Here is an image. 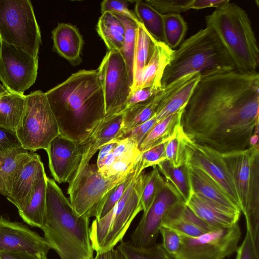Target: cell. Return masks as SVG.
<instances>
[{
	"mask_svg": "<svg viewBox=\"0 0 259 259\" xmlns=\"http://www.w3.org/2000/svg\"><path fill=\"white\" fill-rule=\"evenodd\" d=\"M259 74L238 69L204 76L184 108L181 125L193 142L221 154L245 150L259 122Z\"/></svg>",
	"mask_w": 259,
	"mask_h": 259,
	"instance_id": "6da1fadb",
	"label": "cell"
},
{
	"mask_svg": "<svg viewBox=\"0 0 259 259\" xmlns=\"http://www.w3.org/2000/svg\"><path fill=\"white\" fill-rule=\"evenodd\" d=\"M60 135L84 144L105 116L97 70H82L45 93Z\"/></svg>",
	"mask_w": 259,
	"mask_h": 259,
	"instance_id": "7a4b0ae2",
	"label": "cell"
},
{
	"mask_svg": "<svg viewBox=\"0 0 259 259\" xmlns=\"http://www.w3.org/2000/svg\"><path fill=\"white\" fill-rule=\"evenodd\" d=\"M90 219L79 215L56 181L48 177L46 213L41 230L60 259H93Z\"/></svg>",
	"mask_w": 259,
	"mask_h": 259,
	"instance_id": "3957f363",
	"label": "cell"
},
{
	"mask_svg": "<svg viewBox=\"0 0 259 259\" xmlns=\"http://www.w3.org/2000/svg\"><path fill=\"white\" fill-rule=\"evenodd\" d=\"M236 65L217 35L206 27L184 41L166 67L162 88L186 75L204 76L236 69Z\"/></svg>",
	"mask_w": 259,
	"mask_h": 259,
	"instance_id": "277c9868",
	"label": "cell"
},
{
	"mask_svg": "<svg viewBox=\"0 0 259 259\" xmlns=\"http://www.w3.org/2000/svg\"><path fill=\"white\" fill-rule=\"evenodd\" d=\"M206 27L213 30L241 72H254L259 64V50L246 11L229 0L205 17Z\"/></svg>",
	"mask_w": 259,
	"mask_h": 259,
	"instance_id": "5b68a950",
	"label": "cell"
},
{
	"mask_svg": "<svg viewBox=\"0 0 259 259\" xmlns=\"http://www.w3.org/2000/svg\"><path fill=\"white\" fill-rule=\"evenodd\" d=\"M232 176L240 210L246 221V232L259 251V146L221 154Z\"/></svg>",
	"mask_w": 259,
	"mask_h": 259,
	"instance_id": "8992f818",
	"label": "cell"
},
{
	"mask_svg": "<svg viewBox=\"0 0 259 259\" xmlns=\"http://www.w3.org/2000/svg\"><path fill=\"white\" fill-rule=\"evenodd\" d=\"M144 171L137 175L113 208L90 227V238L94 251L110 250L121 241L138 214L141 204Z\"/></svg>",
	"mask_w": 259,
	"mask_h": 259,
	"instance_id": "52a82bcc",
	"label": "cell"
},
{
	"mask_svg": "<svg viewBox=\"0 0 259 259\" xmlns=\"http://www.w3.org/2000/svg\"><path fill=\"white\" fill-rule=\"evenodd\" d=\"M16 133L22 147L30 152L46 150L51 141L60 134L45 93L34 91L26 95Z\"/></svg>",
	"mask_w": 259,
	"mask_h": 259,
	"instance_id": "ba28073f",
	"label": "cell"
},
{
	"mask_svg": "<svg viewBox=\"0 0 259 259\" xmlns=\"http://www.w3.org/2000/svg\"><path fill=\"white\" fill-rule=\"evenodd\" d=\"M0 40L38 57L41 33L29 0H0Z\"/></svg>",
	"mask_w": 259,
	"mask_h": 259,
	"instance_id": "9c48e42d",
	"label": "cell"
},
{
	"mask_svg": "<svg viewBox=\"0 0 259 259\" xmlns=\"http://www.w3.org/2000/svg\"><path fill=\"white\" fill-rule=\"evenodd\" d=\"M124 179H106L99 172L96 164L89 163L77 170L69 183V201L79 215L96 218L109 192Z\"/></svg>",
	"mask_w": 259,
	"mask_h": 259,
	"instance_id": "30bf717a",
	"label": "cell"
},
{
	"mask_svg": "<svg viewBox=\"0 0 259 259\" xmlns=\"http://www.w3.org/2000/svg\"><path fill=\"white\" fill-rule=\"evenodd\" d=\"M181 236V246L175 259H225L236 252L241 232L237 223L196 237Z\"/></svg>",
	"mask_w": 259,
	"mask_h": 259,
	"instance_id": "8fae6325",
	"label": "cell"
},
{
	"mask_svg": "<svg viewBox=\"0 0 259 259\" xmlns=\"http://www.w3.org/2000/svg\"><path fill=\"white\" fill-rule=\"evenodd\" d=\"M38 57L0 40V81L8 91L24 94L35 82Z\"/></svg>",
	"mask_w": 259,
	"mask_h": 259,
	"instance_id": "7c38bea8",
	"label": "cell"
},
{
	"mask_svg": "<svg viewBox=\"0 0 259 259\" xmlns=\"http://www.w3.org/2000/svg\"><path fill=\"white\" fill-rule=\"evenodd\" d=\"M97 71L104 97L105 116L124 110L131 84L120 53L108 51Z\"/></svg>",
	"mask_w": 259,
	"mask_h": 259,
	"instance_id": "4fadbf2b",
	"label": "cell"
},
{
	"mask_svg": "<svg viewBox=\"0 0 259 259\" xmlns=\"http://www.w3.org/2000/svg\"><path fill=\"white\" fill-rule=\"evenodd\" d=\"M182 201L184 202L176 189L165 180L153 202L143 212L131 234V243L141 247L156 244L160 228L167 212L174 205Z\"/></svg>",
	"mask_w": 259,
	"mask_h": 259,
	"instance_id": "5bb4252c",
	"label": "cell"
},
{
	"mask_svg": "<svg viewBox=\"0 0 259 259\" xmlns=\"http://www.w3.org/2000/svg\"><path fill=\"white\" fill-rule=\"evenodd\" d=\"M186 147L187 164L198 168L208 175L240 209V202L233 180L221 154L193 142L188 137Z\"/></svg>",
	"mask_w": 259,
	"mask_h": 259,
	"instance_id": "9a60e30c",
	"label": "cell"
},
{
	"mask_svg": "<svg viewBox=\"0 0 259 259\" xmlns=\"http://www.w3.org/2000/svg\"><path fill=\"white\" fill-rule=\"evenodd\" d=\"M51 247L46 239L22 223L0 217V252H26L47 256Z\"/></svg>",
	"mask_w": 259,
	"mask_h": 259,
	"instance_id": "2e32d148",
	"label": "cell"
},
{
	"mask_svg": "<svg viewBox=\"0 0 259 259\" xmlns=\"http://www.w3.org/2000/svg\"><path fill=\"white\" fill-rule=\"evenodd\" d=\"M46 151L54 180L59 183H69L81 161L83 144L59 134L51 141Z\"/></svg>",
	"mask_w": 259,
	"mask_h": 259,
	"instance_id": "e0dca14e",
	"label": "cell"
},
{
	"mask_svg": "<svg viewBox=\"0 0 259 259\" xmlns=\"http://www.w3.org/2000/svg\"><path fill=\"white\" fill-rule=\"evenodd\" d=\"M46 176L39 155L30 152L28 158L15 174L7 199L18 210H21L28 204L37 184Z\"/></svg>",
	"mask_w": 259,
	"mask_h": 259,
	"instance_id": "ac0fdd59",
	"label": "cell"
},
{
	"mask_svg": "<svg viewBox=\"0 0 259 259\" xmlns=\"http://www.w3.org/2000/svg\"><path fill=\"white\" fill-rule=\"evenodd\" d=\"M188 166L193 193L221 211L240 216V208L212 178L202 170Z\"/></svg>",
	"mask_w": 259,
	"mask_h": 259,
	"instance_id": "d6986e66",
	"label": "cell"
},
{
	"mask_svg": "<svg viewBox=\"0 0 259 259\" xmlns=\"http://www.w3.org/2000/svg\"><path fill=\"white\" fill-rule=\"evenodd\" d=\"M124 111L106 115L102 119L88 141L83 144L82 157L77 170L89 164L101 147L116 141L121 127Z\"/></svg>",
	"mask_w": 259,
	"mask_h": 259,
	"instance_id": "ffe728a7",
	"label": "cell"
},
{
	"mask_svg": "<svg viewBox=\"0 0 259 259\" xmlns=\"http://www.w3.org/2000/svg\"><path fill=\"white\" fill-rule=\"evenodd\" d=\"M174 50L164 42L155 39L151 57L144 67L138 84L131 92L151 87L157 91L161 89L163 73Z\"/></svg>",
	"mask_w": 259,
	"mask_h": 259,
	"instance_id": "44dd1931",
	"label": "cell"
},
{
	"mask_svg": "<svg viewBox=\"0 0 259 259\" xmlns=\"http://www.w3.org/2000/svg\"><path fill=\"white\" fill-rule=\"evenodd\" d=\"M53 50L71 64H79L83 39L77 29L65 23H59L52 31Z\"/></svg>",
	"mask_w": 259,
	"mask_h": 259,
	"instance_id": "7402d4cb",
	"label": "cell"
},
{
	"mask_svg": "<svg viewBox=\"0 0 259 259\" xmlns=\"http://www.w3.org/2000/svg\"><path fill=\"white\" fill-rule=\"evenodd\" d=\"M165 93V88H162L148 100L126 108L123 115L121 127L116 141L122 140L131 130L156 114Z\"/></svg>",
	"mask_w": 259,
	"mask_h": 259,
	"instance_id": "603a6c76",
	"label": "cell"
},
{
	"mask_svg": "<svg viewBox=\"0 0 259 259\" xmlns=\"http://www.w3.org/2000/svg\"><path fill=\"white\" fill-rule=\"evenodd\" d=\"M201 220L214 230L230 228L238 223L240 216L221 211L192 193L186 204Z\"/></svg>",
	"mask_w": 259,
	"mask_h": 259,
	"instance_id": "cb8c5ba5",
	"label": "cell"
},
{
	"mask_svg": "<svg viewBox=\"0 0 259 259\" xmlns=\"http://www.w3.org/2000/svg\"><path fill=\"white\" fill-rule=\"evenodd\" d=\"M96 28L108 50L119 52L124 42L125 28L117 15L109 12L102 13Z\"/></svg>",
	"mask_w": 259,
	"mask_h": 259,
	"instance_id": "d4e9b609",
	"label": "cell"
},
{
	"mask_svg": "<svg viewBox=\"0 0 259 259\" xmlns=\"http://www.w3.org/2000/svg\"><path fill=\"white\" fill-rule=\"evenodd\" d=\"M47 176L38 183L28 204L18 210L19 215L27 224L41 229L46 218Z\"/></svg>",
	"mask_w": 259,
	"mask_h": 259,
	"instance_id": "484cf974",
	"label": "cell"
},
{
	"mask_svg": "<svg viewBox=\"0 0 259 259\" xmlns=\"http://www.w3.org/2000/svg\"><path fill=\"white\" fill-rule=\"evenodd\" d=\"M184 109L163 118L154 125L139 146L141 153L165 142L172 137L177 127L181 124Z\"/></svg>",
	"mask_w": 259,
	"mask_h": 259,
	"instance_id": "4316f807",
	"label": "cell"
},
{
	"mask_svg": "<svg viewBox=\"0 0 259 259\" xmlns=\"http://www.w3.org/2000/svg\"><path fill=\"white\" fill-rule=\"evenodd\" d=\"M26 95L7 91L0 97V126L16 132L22 115Z\"/></svg>",
	"mask_w": 259,
	"mask_h": 259,
	"instance_id": "83f0119b",
	"label": "cell"
},
{
	"mask_svg": "<svg viewBox=\"0 0 259 259\" xmlns=\"http://www.w3.org/2000/svg\"><path fill=\"white\" fill-rule=\"evenodd\" d=\"M30 154L23 147L0 154V194L9 195L16 171Z\"/></svg>",
	"mask_w": 259,
	"mask_h": 259,
	"instance_id": "f1b7e54d",
	"label": "cell"
},
{
	"mask_svg": "<svg viewBox=\"0 0 259 259\" xmlns=\"http://www.w3.org/2000/svg\"><path fill=\"white\" fill-rule=\"evenodd\" d=\"M141 155L138 145L133 140L126 150L115 158L111 165L105 169L98 170L99 172L106 179L116 180L124 179L135 170Z\"/></svg>",
	"mask_w": 259,
	"mask_h": 259,
	"instance_id": "f546056e",
	"label": "cell"
},
{
	"mask_svg": "<svg viewBox=\"0 0 259 259\" xmlns=\"http://www.w3.org/2000/svg\"><path fill=\"white\" fill-rule=\"evenodd\" d=\"M154 40L155 38L141 22L137 25L134 57L133 84L131 91L138 84L142 71L151 57Z\"/></svg>",
	"mask_w": 259,
	"mask_h": 259,
	"instance_id": "4dcf8cb0",
	"label": "cell"
},
{
	"mask_svg": "<svg viewBox=\"0 0 259 259\" xmlns=\"http://www.w3.org/2000/svg\"><path fill=\"white\" fill-rule=\"evenodd\" d=\"M156 166L166 181L174 187L186 204L192 194L188 165L185 164L175 167L165 159Z\"/></svg>",
	"mask_w": 259,
	"mask_h": 259,
	"instance_id": "1f68e13d",
	"label": "cell"
},
{
	"mask_svg": "<svg viewBox=\"0 0 259 259\" xmlns=\"http://www.w3.org/2000/svg\"><path fill=\"white\" fill-rule=\"evenodd\" d=\"M200 78V75L196 74L176 92L166 98L156 113L157 122L185 107Z\"/></svg>",
	"mask_w": 259,
	"mask_h": 259,
	"instance_id": "d6a6232c",
	"label": "cell"
},
{
	"mask_svg": "<svg viewBox=\"0 0 259 259\" xmlns=\"http://www.w3.org/2000/svg\"><path fill=\"white\" fill-rule=\"evenodd\" d=\"M227 0H146V3L151 6L158 12L177 13L185 12L189 10H200L207 8L219 7Z\"/></svg>",
	"mask_w": 259,
	"mask_h": 259,
	"instance_id": "836d02e7",
	"label": "cell"
},
{
	"mask_svg": "<svg viewBox=\"0 0 259 259\" xmlns=\"http://www.w3.org/2000/svg\"><path fill=\"white\" fill-rule=\"evenodd\" d=\"M135 14L152 36L164 42L163 14L142 1L136 2Z\"/></svg>",
	"mask_w": 259,
	"mask_h": 259,
	"instance_id": "e575fe53",
	"label": "cell"
},
{
	"mask_svg": "<svg viewBox=\"0 0 259 259\" xmlns=\"http://www.w3.org/2000/svg\"><path fill=\"white\" fill-rule=\"evenodd\" d=\"M164 42L169 48L177 47L186 33L187 23L180 14H163Z\"/></svg>",
	"mask_w": 259,
	"mask_h": 259,
	"instance_id": "d590c367",
	"label": "cell"
},
{
	"mask_svg": "<svg viewBox=\"0 0 259 259\" xmlns=\"http://www.w3.org/2000/svg\"><path fill=\"white\" fill-rule=\"evenodd\" d=\"M187 139L188 137L181 124L177 127L172 137L165 142V159L175 167L187 164Z\"/></svg>",
	"mask_w": 259,
	"mask_h": 259,
	"instance_id": "8d00e7d4",
	"label": "cell"
},
{
	"mask_svg": "<svg viewBox=\"0 0 259 259\" xmlns=\"http://www.w3.org/2000/svg\"><path fill=\"white\" fill-rule=\"evenodd\" d=\"M116 15L123 23L125 28L124 42L119 53L125 61L132 88L133 84L134 57L137 24L125 17Z\"/></svg>",
	"mask_w": 259,
	"mask_h": 259,
	"instance_id": "74e56055",
	"label": "cell"
},
{
	"mask_svg": "<svg viewBox=\"0 0 259 259\" xmlns=\"http://www.w3.org/2000/svg\"><path fill=\"white\" fill-rule=\"evenodd\" d=\"M116 248L125 259H170L161 244L147 247L135 246L129 241H121Z\"/></svg>",
	"mask_w": 259,
	"mask_h": 259,
	"instance_id": "f35d334b",
	"label": "cell"
},
{
	"mask_svg": "<svg viewBox=\"0 0 259 259\" xmlns=\"http://www.w3.org/2000/svg\"><path fill=\"white\" fill-rule=\"evenodd\" d=\"M143 170L139 160L135 170L129 174L122 182L115 186L109 192L105 200L99 208L95 219H100L109 212L121 198L134 178Z\"/></svg>",
	"mask_w": 259,
	"mask_h": 259,
	"instance_id": "ab89813d",
	"label": "cell"
},
{
	"mask_svg": "<svg viewBox=\"0 0 259 259\" xmlns=\"http://www.w3.org/2000/svg\"><path fill=\"white\" fill-rule=\"evenodd\" d=\"M148 173L144 174L141 204L143 212L150 206L159 191L163 185L165 179L160 174L157 166H152Z\"/></svg>",
	"mask_w": 259,
	"mask_h": 259,
	"instance_id": "60d3db41",
	"label": "cell"
},
{
	"mask_svg": "<svg viewBox=\"0 0 259 259\" xmlns=\"http://www.w3.org/2000/svg\"><path fill=\"white\" fill-rule=\"evenodd\" d=\"M161 226L168 228L181 235L196 237L206 233L198 227L181 219L165 218Z\"/></svg>",
	"mask_w": 259,
	"mask_h": 259,
	"instance_id": "b9f144b4",
	"label": "cell"
},
{
	"mask_svg": "<svg viewBox=\"0 0 259 259\" xmlns=\"http://www.w3.org/2000/svg\"><path fill=\"white\" fill-rule=\"evenodd\" d=\"M159 233L162 237L161 245L164 251L170 259H175L181 246V235L163 226L160 228Z\"/></svg>",
	"mask_w": 259,
	"mask_h": 259,
	"instance_id": "7bdbcfd3",
	"label": "cell"
},
{
	"mask_svg": "<svg viewBox=\"0 0 259 259\" xmlns=\"http://www.w3.org/2000/svg\"><path fill=\"white\" fill-rule=\"evenodd\" d=\"M101 11L102 14L105 12H109L125 17L137 25L140 23L135 14L128 9L126 1H103L101 4Z\"/></svg>",
	"mask_w": 259,
	"mask_h": 259,
	"instance_id": "ee69618b",
	"label": "cell"
},
{
	"mask_svg": "<svg viewBox=\"0 0 259 259\" xmlns=\"http://www.w3.org/2000/svg\"><path fill=\"white\" fill-rule=\"evenodd\" d=\"M165 142L141 153L139 161L143 170L148 167L157 165L166 159L164 152Z\"/></svg>",
	"mask_w": 259,
	"mask_h": 259,
	"instance_id": "f6af8a7d",
	"label": "cell"
},
{
	"mask_svg": "<svg viewBox=\"0 0 259 259\" xmlns=\"http://www.w3.org/2000/svg\"><path fill=\"white\" fill-rule=\"evenodd\" d=\"M21 147L16 132L0 126V154Z\"/></svg>",
	"mask_w": 259,
	"mask_h": 259,
	"instance_id": "bcb514c9",
	"label": "cell"
},
{
	"mask_svg": "<svg viewBox=\"0 0 259 259\" xmlns=\"http://www.w3.org/2000/svg\"><path fill=\"white\" fill-rule=\"evenodd\" d=\"M157 122V120L155 114L150 119L129 132L122 139L131 138L139 146L143 139Z\"/></svg>",
	"mask_w": 259,
	"mask_h": 259,
	"instance_id": "7dc6e473",
	"label": "cell"
},
{
	"mask_svg": "<svg viewBox=\"0 0 259 259\" xmlns=\"http://www.w3.org/2000/svg\"><path fill=\"white\" fill-rule=\"evenodd\" d=\"M236 252V259H259V252L255 249L247 232Z\"/></svg>",
	"mask_w": 259,
	"mask_h": 259,
	"instance_id": "c3c4849f",
	"label": "cell"
},
{
	"mask_svg": "<svg viewBox=\"0 0 259 259\" xmlns=\"http://www.w3.org/2000/svg\"><path fill=\"white\" fill-rule=\"evenodd\" d=\"M158 91L151 87L131 92L126 102V108L148 100Z\"/></svg>",
	"mask_w": 259,
	"mask_h": 259,
	"instance_id": "681fc988",
	"label": "cell"
},
{
	"mask_svg": "<svg viewBox=\"0 0 259 259\" xmlns=\"http://www.w3.org/2000/svg\"><path fill=\"white\" fill-rule=\"evenodd\" d=\"M0 259H48L47 256H39L26 252H0Z\"/></svg>",
	"mask_w": 259,
	"mask_h": 259,
	"instance_id": "f907efd6",
	"label": "cell"
},
{
	"mask_svg": "<svg viewBox=\"0 0 259 259\" xmlns=\"http://www.w3.org/2000/svg\"><path fill=\"white\" fill-rule=\"evenodd\" d=\"M93 259H125L121 252L116 248L110 250L96 253Z\"/></svg>",
	"mask_w": 259,
	"mask_h": 259,
	"instance_id": "816d5d0a",
	"label": "cell"
},
{
	"mask_svg": "<svg viewBox=\"0 0 259 259\" xmlns=\"http://www.w3.org/2000/svg\"><path fill=\"white\" fill-rule=\"evenodd\" d=\"M118 141H113L107 143L100 148L97 158V165L100 164L103 160L113 150Z\"/></svg>",
	"mask_w": 259,
	"mask_h": 259,
	"instance_id": "f5cc1de1",
	"label": "cell"
},
{
	"mask_svg": "<svg viewBox=\"0 0 259 259\" xmlns=\"http://www.w3.org/2000/svg\"><path fill=\"white\" fill-rule=\"evenodd\" d=\"M249 147L258 145V126L256 127L250 137L249 141Z\"/></svg>",
	"mask_w": 259,
	"mask_h": 259,
	"instance_id": "db71d44e",
	"label": "cell"
},
{
	"mask_svg": "<svg viewBox=\"0 0 259 259\" xmlns=\"http://www.w3.org/2000/svg\"><path fill=\"white\" fill-rule=\"evenodd\" d=\"M7 90L4 87V86L0 83V97L4 94Z\"/></svg>",
	"mask_w": 259,
	"mask_h": 259,
	"instance_id": "11a10c76",
	"label": "cell"
}]
</instances>
